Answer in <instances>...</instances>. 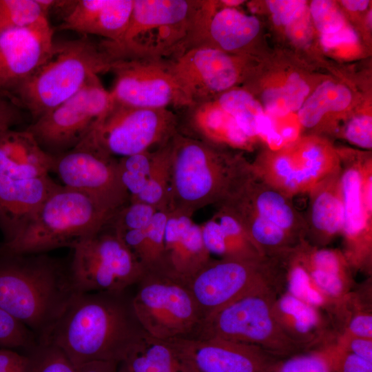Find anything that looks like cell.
<instances>
[{
  "label": "cell",
  "instance_id": "cell-12",
  "mask_svg": "<svg viewBox=\"0 0 372 372\" xmlns=\"http://www.w3.org/2000/svg\"><path fill=\"white\" fill-rule=\"evenodd\" d=\"M110 91L116 104L141 108L185 109L190 100L173 75L167 59L133 58L114 61Z\"/></svg>",
  "mask_w": 372,
  "mask_h": 372
},
{
  "label": "cell",
  "instance_id": "cell-53",
  "mask_svg": "<svg viewBox=\"0 0 372 372\" xmlns=\"http://www.w3.org/2000/svg\"><path fill=\"white\" fill-rule=\"evenodd\" d=\"M341 3L344 7L351 11L364 10L369 5L368 0H343Z\"/></svg>",
  "mask_w": 372,
  "mask_h": 372
},
{
  "label": "cell",
  "instance_id": "cell-33",
  "mask_svg": "<svg viewBox=\"0 0 372 372\" xmlns=\"http://www.w3.org/2000/svg\"><path fill=\"white\" fill-rule=\"evenodd\" d=\"M310 88L297 73L291 74L282 87L269 88L262 94L265 110L276 116H283L300 110Z\"/></svg>",
  "mask_w": 372,
  "mask_h": 372
},
{
  "label": "cell",
  "instance_id": "cell-25",
  "mask_svg": "<svg viewBox=\"0 0 372 372\" xmlns=\"http://www.w3.org/2000/svg\"><path fill=\"white\" fill-rule=\"evenodd\" d=\"M341 167L315 185L309 194L304 217L307 236L314 242L326 244L342 234L344 210L341 192Z\"/></svg>",
  "mask_w": 372,
  "mask_h": 372
},
{
  "label": "cell",
  "instance_id": "cell-44",
  "mask_svg": "<svg viewBox=\"0 0 372 372\" xmlns=\"http://www.w3.org/2000/svg\"><path fill=\"white\" fill-rule=\"evenodd\" d=\"M306 269L313 284L322 293L336 296L343 291L347 272H334L309 267Z\"/></svg>",
  "mask_w": 372,
  "mask_h": 372
},
{
  "label": "cell",
  "instance_id": "cell-28",
  "mask_svg": "<svg viewBox=\"0 0 372 372\" xmlns=\"http://www.w3.org/2000/svg\"><path fill=\"white\" fill-rule=\"evenodd\" d=\"M121 364L127 372H189L170 340L145 332Z\"/></svg>",
  "mask_w": 372,
  "mask_h": 372
},
{
  "label": "cell",
  "instance_id": "cell-16",
  "mask_svg": "<svg viewBox=\"0 0 372 372\" xmlns=\"http://www.w3.org/2000/svg\"><path fill=\"white\" fill-rule=\"evenodd\" d=\"M196 338H217L272 348L287 342L262 289L241 297L206 317Z\"/></svg>",
  "mask_w": 372,
  "mask_h": 372
},
{
  "label": "cell",
  "instance_id": "cell-50",
  "mask_svg": "<svg viewBox=\"0 0 372 372\" xmlns=\"http://www.w3.org/2000/svg\"><path fill=\"white\" fill-rule=\"evenodd\" d=\"M342 372H372V362L349 353L343 359Z\"/></svg>",
  "mask_w": 372,
  "mask_h": 372
},
{
  "label": "cell",
  "instance_id": "cell-41",
  "mask_svg": "<svg viewBox=\"0 0 372 372\" xmlns=\"http://www.w3.org/2000/svg\"><path fill=\"white\" fill-rule=\"evenodd\" d=\"M309 9L313 23L321 34L334 33L345 25L341 11L333 1L314 0Z\"/></svg>",
  "mask_w": 372,
  "mask_h": 372
},
{
  "label": "cell",
  "instance_id": "cell-1",
  "mask_svg": "<svg viewBox=\"0 0 372 372\" xmlns=\"http://www.w3.org/2000/svg\"><path fill=\"white\" fill-rule=\"evenodd\" d=\"M126 291L78 293L43 343L58 347L75 367L123 362L145 333Z\"/></svg>",
  "mask_w": 372,
  "mask_h": 372
},
{
  "label": "cell",
  "instance_id": "cell-43",
  "mask_svg": "<svg viewBox=\"0 0 372 372\" xmlns=\"http://www.w3.org/2000/svg\"><path fill=\"white\" fill-rule=\"evenodd\" d=\"M345 138L352 144L364 149L372 148V118L359 115L351 118L344 129Z\"/></svg>",
  "mask_w": 372,
  "mask_h": 372
},
{
  "label": "cell",
  "instance_id": "cell-35",
  "mask_svg": "<svg viewBox=\"0 0 372 372\" xmlns=\"http://www.w3.org/2000/svg\"><path fill=\"white\" fill-rule=\"evenodd\" d=\"M153 150L118 158L120 179L130 196L135 200L143 191L149 176Z\"/></svg>",
  "mask_w": 372,
  "mask_h": 372
},
{
  "label": "cell",
  "instance_id": "cell-26",
  "mask_svg": "<svg viewBox=\"0 0 372 372\" xmlns=\"http://www.w3.org/2000/svg\"><path fill=\"white\" fill-rule=\"evenodd\" d=\"M54 161V156L46 152L27 129H12L0 136V176L31 179L48 176Z\"/></svg>",
  "mask_w": 372,
  "mask_h": 372
},
{
  "label": "cell",
  "instance_id": "cell-52",
  "mask_svg": "<svg viewBox=\"0 0 372 372\" xmlns=\"http://www.w3.org/2000/svg\"><path fill=\"white\" fill-rule=\"evenodd\" d=\"M119 363L111 361H92L76 366V372H117Z\"/></svg>",
  "mask_w": 372,
  "mask_h": 372
},
{
  "label": "cell",
  "instance_id": "cell-17",
  "mask_svg": "<svg viewBox=\"0 0 372 372\" xmlns=\"http://www.w3.org/2000/svg\"><path fill=\"white\" fill-rule=\"evenodd\" d=\"M217 207L228 211L242 226L265 222L289 234L298 242L306 240L304 216L290 198L254 173Z\"/></svg>",
  "mask_w": 372,
  "mask_h": 372
},
{
  "label": "cell",
  "instance_id": "cell-2",
  "mask_svg": "<svg viewBox=\"0 0 372 372\" xmlns=\"http://www.w3.org/2000/svg\"><path fill=\"white\" fill-rule=\"evenodd\" d=\"M79 293L69 262L45 254L0 256V308L44 342Z\"/></svg>",
  "mask_w": 372,
  "mask_h": 372
},
{
  "label": "cell",
  "instance_id": "cell-14",
  "mask_svg": "<svg viewBox=\"0 0 372 372\" xmlns=\"http://www.w3.org/2000/svg\"><path fill=\"white\" fill-rule=\"evenodd\" d=\"M54 156L52 172L57 174L63 186L87 196L112 214L130 202L129 194L120 179L118 158L84 141Z\"/></svg>",
  "mask_w": 372,
  "mask_h": 372
},
{
  "label": "cell",
  "instance_id": "cell-54",
  "mask_svg": "<svg viewBox=\"0 0 372 372\" xmlns=\"http://www.w3.org/2000/svg\"><path fill=\"white\" fill-rule=\"evenodd\" d=\"M298 132L296 128L293 127H285L280 134V136L284 141H295L297 138Z\"/></svg>",
  "mask_w": 372,
  "mask_h": 372
},
{
  "label": "cell",
  "instance_id": "cell-27",
  "mask_svg": "<svg viewBox=\"0 0 372 372\" xmlns=\"http://www.w3.org/2000/svg\"><path fill=\"white\" fill-rule=\"evenodd\" d=\"M209 254L220 258L256 259L265 257L238 221L225 208L217 207L214 216L200 225Z\"/></svg>",
  "mask_w": 372,
  "mask_h": 372
},
{
  "label": "cell",
  "instance_id": "cell-18",
  "mask_svg": "<svg viewBox=\"0 0 372 372\" xmlns=\"http://www.w3.org/2000/svg\"><path fill=\"white\" fill-rule=\"evenodd\" d=\"M167 61L192 105L214 99L216 94L234 88L241 75L236 59L207 46L189 48Z\"/></svg>",
  "mask_w": 372,
  "mask_h": 372
},
{
  "label": "cell",
  "instance_id": "cell-40",
  "mask_svg": "<svg viewBox=\"0 0 372 372\" xmlns=\"http://www.w3.org/2000/svg\"><path fill=\"white\" fill-rule=\"evenodd\" d=\"M37 343L29 329L0 308V348L28 351Z\"/></svg>",
  "mask_w": 372,
  "mask_h": 372
},
{
  "label": "cell",
  "instance_id": "cell-49",
  "mask_svg": "<svg viewBox=\"0 0 372 372\" xmlns=\"http://www.w3.org/2000/svg\"><path fill=\"white\" fill-rule=\"evenodd\" d=\"M351 333L357 338L371 339L372 317L369 315H358L349 323Z\"/></svg>",
  "mask_w": 372,
  "mask_h": 372
},
{
  "label": "cell",
  "instance_id": "cell-32",
  "mask_svg": "<svg viewBox=\"0 0 372 372\" xmlns=\"http://www.w3.org/2000/svg\"><path fill=\"white\" fill-rule=\"evenodd\" d=\"M231 116L245 134L253 140L258 136V125L265 114L262 106L248 91L231 88L214 99Z\"/></svg>",
  "mask_w": 372,
  "mask_h": 372
},
{
  "label": "cell",
  "instance_id": "cell-48",
  "mask_svg": "<svg viewBox=\"0 0 372 372\" xmlns=\"http://www.w3.org/2000/svg\"><path fill=\"white\" fill-rule=\"evenodd\" d=\"M358 39L355 30L346 25L334 33L321 34L320 37L321 43L325 48H333L342 44H353Z\"/></svg>",
  "mask_w": 372,
  "mask_h": 372
},
{
  "label": "cell",
  "instance_id": "cell-46",
  "mask_svg": "<svg viewBox=\"0 0 372 372\" xmlns=\"http://www.w3.org/2000/svg\"><path fill=\"white\" fill-rule=\"evenodd\" d=\"M21 118V108L8 96L0 93V136L13 129Z\"/></svg>",
  "mask_w": 372,
  "mask_h": 372
},
{
  "label": "cell",
  "instance_id": "cell-22",
  "mask_svg": "<svg viewBox=\"0 0 372 372\" xmlns=\"http://www.w3.org/2000/svg\"><path fill=\"white\" fill-rule=\"evenodd\" d=\"M171 341L189 372H257L258 347L217 338Z\"/></svg>",
  "mask_w": 372,
  "mask_h": 372
},
{
  "label": "cell",
  "instance_id": "cell-39",
  "mask_svg": "<svg viewBox=\"0 0 372 372\" xmlns=\"http://www.w3.org/2000/svg\"><path fill=\"white\" fill-rule=\"evenodd\" d=\"M278 307L298 334L308 333L318 323V315L314 307L289 293L282 297Z\"/></svg>",
  "mask_w": 372,
  "mask_h": 372
},
{
  "label": "cell",
  "instance_id": "cell-47",
  "mask_svg": "<svg viewBox=\"0 0 372 372\" xmlns=\"http://www.w3.org/2000/svg\"><path fill=\"white\" fill-rule=\"evenodd\" d=\"M28 357L12 349L0 348V372H27Z\"/></svg>",
  "mask_w": 372,
  "mask_h": 372
},
{
  "label": "cell",
  "instance_id": "cell-8",
  "mask_svg": "<svg viewBox=\"0 0 372 372\" xmlns=\"http://www.w3.org/2000/svg\"><path fill=\"white\" fill-rule=\"evenodd\" d=\"M72 249L70 269L79 293L125 291L136 285L145 272L107 223Z\"/></svg>",
  "mask_w": 372,
  "mask_h": 372
},
{
  "label": "cell",
  "instance_id": "cell-13",
  "mask_svg": "<svg viewBox=\"0 0 372 372\" xmlns=\"http://www.w3.org/2000/svg\"><path fill=\"white\" fill-rule=\"evenodd\" d=\"M276 258L211 260L187 283L205 318L233 301L262 289Z\"/></svg>",
  "mask_w": 372,
  "mask_h": 372
},
{
  "label": "cell",
  "instance_id": "cell-37",
  "mask_svg": "<svg viewBox=\"0 0 372 372\" xmlns=\"http://www.w3.org/2000/svg\"><path fill=\"white\" fill-rule=\"evenodd\" d=\"M289 257V294L313 306H320L324 302L322 293L313 284L309 271L293 254L287 251Z\"/></svg>",
  "mask_w": 372,
  "mask_h": 372
},
{
  "label": "cell",
  "instance_id": "cell-31",
  "mask_svg": "<svg viewBox=\"0 0 372 372\" xmlns=\"http://www.w3.org/2000/svg\"><path fill=\"white\" fill-rule=\"evenodd\" d=\"M170 140L153 150L151 168L145 187L140 195L132 201L145 203L157 210L170 209Z\"/></svg>",
  "mask_w": 372,
  "mask_h": 372
},
{
  "label": "cell",
  "instance_id": "cell-55",
  "mask_svg": "<svg viewBox=\"0 0 372 372\" xmlns=\"http://www.w3.org/2000/svg\"><path fill=\"white\" fill-rule=\"evenodd\" d=\"M221 3L224 4L225 7L228 8H235L239 5H241L245 2L242 0H223L220 1Z\"/></svg>",
  "mask_w": 372,
  "mask_h": 372
},
{
  "label": "cell",
  "instance_id": "cell-11",
  "mask_svg": "<svg viewBox=\"0 0 372 372\" xmlns=\"http://www.w3.org/2000/svg\"><path fill=\"white\" fill-rule=\"evenodd\" d=\"M271 150L251 163L252 172L290 198L307 194L341 167L338 152L318 138H305L290 147Z\"/></svg>",
  "mask_w": 372,
  "mask_h": 372
},
{
  "label": "cell",
  "instance_id": "cell-6",
  "mask_svg": "<svg viewBox=\"0 0 372 372\" xmlns=\"http://www.w3.org/2000/svg\"><path fill=\"white\" fill-rule=\"evenodd\" d=\"M197 5L191 0H134L121 39L102 43L114 61L172 59L188 48Z\"/></svg>",
  "mask_w": 372,
  "mask_h": 372
},
{
  "label": "cell",
  "instance_id": "cell-34",
  "mask_svg": "<svg viewBox=\"0 0 372 372\" xmlns=\"http://www.w3.org/2000/svg\"><path fill=\"white\" fill-rule=\"evenodd\" d=\"M50 0H0V33L48 21Z\"/></svg>",
  "mask_w": 372,
  "mask_h": 372
},
{
  "label": "cell",
  "instance_id": "cell-30",
  "mask_svg": "<svg viewBox=\"0 0 372 372\" xmlns=\"http://www.w3.org/2000/svg\"><path fill=\"white\" fill-rule=\"evenodd\" d=\"M351 99V92L345 85L324 81L304 101L298 112V120L304 127H313L325 114L345 110Z\"/></svg>",
  "mask_w": 372,
  "mask_h": 372
},
{
  "label": "cell",
  "instance_id": "cell-29",
  "mask_svg": "<svg viewBox=\"0 0 372 372\" xmlns=\"http://www.w3.org/2000/svg\"><path fill=\"white\" fill-rule=\"evenodd\" d=\"M169 209L158 210L142 229L117 233L145 271H163L164 234Z\"/></svg>",
  "mask_w": 372,
  "mask_h": 372
},
{
  "label": "cell",
  "instance_id": "cell-45",
  "mask_svg": "<svg viewBox=\"0 0 372 372\" xmlns=\"http://www.w3.org/2000/svg\"><path fill=\"white\" fill-rule=\"evenodd\" d=\"M279 372H331V367L324 358L310 355L287 360Z\"/></svg>",
  "mask_w": 372,
  "mask_h": 372
},
{
  "label": "cell",
  "instance_id": "cell-15",
  "mask_svg": "<svg viewBox=\"0 0 372 372\" xmlns=\"http://www.w3.org/2000/svg\"><path fill=\"white\" fill-rule=\"evenodd\" d=\"M341 165L344 210L342 235L347 261L363 265L371 258L372 240V159L338 152Z\"/></svg>",
  "mask_w": 372,
  "mask_h": 372
},
{
  "label": "cell",
  "instance_id": "cell-19",
  "mask_svg": "<svg viewBox=\"0 0 372 372\" xmlns=\"http://www.w3.org/2000/svg\"><path fill=\"white\" fill-rule=\"evenodd\" d=\"M49 21L0 33V93L28 78L46 59L54 41Z\"/></svg>",
  "mask_w": 372,
  "mask_h": 372
},
{
  "label": "cell",
  "instance_id": "cell-20",
  "mask_svg": "<svg viewBox=\"0 0 372 372\" xmlns=\"http://www.w3.org/2000/svg\"><path fill=\"white\" fill-rule=\"evenodd\" d=\"M134 0L55 1L52 9L62 16L58 29L96 35L115 43L130 21Z\"/></svg>",
  "mask_w": 372,
  "mask_h": 372
},
{
  "label": "cell",
  "instance_id": "cell-10",
  "mask_svg": "<svg viewBox=\"0 0 372 372\" xmlns=\"http://www.w3.org/2000/svg\"><path fill=\"white\" fill-rule=\"evenodd\" d=\"M112 104L99 76L76 94L34 121L27 130L48 154L56 156L79 145Z\"/></svg>",
  "mask_w": 372,
  "mask_h": 372
},
{
  "label": "cell",
  "instance_id": "cell-9",
  "mask_svg": "<svg viewBox=\"0 0 372 372\" xmlns=\"http://www.w3.org/2000/svg\"><path fill=\"white\" fill-rule=\"evenodd\" d=\"M177 126L178 114L172 110L134 107L112 102L83 141L120 158L166 143L177 132Z\"/></svg>",
  "mask_w": 372,
  "mask_h": 372
},
{
  "label": "cell",
  "instance_id": "cell-51",
  "mask_svg": "<svg viewBox=\"0 0 372 372\" xmlns=\"http://www.w3.org/2000/svg\"><path fill=\"white\" fill-rule=\"evenodd\" d=\"M349 347L353 354L372 362L371 339L355 337L351 340Z\"/></svg>",
  "mask_w": 372,
  "mask_h": 372
},
{
  "label": "cell",
  "instance_id": "cell-23",
  "mask_svg": "<svg viewBox=\"0 0 372 372\" xmlns=\"http://www.w3.org/2000/svg\"><path fill=\"white\" fill-rule=\"evenodd\" d=\"M60 186L49 175L31 179L0 176V229L4 238L3 242L14 240Z\"/></svg>",
  "mask_w": 372,
  "mask_h": 372
},
{
  "label": "cell",
  "instance_id": "cell-21",
  "mask_svg": "<svg viewBox=\"0 0 372 372\" xmlns=\"http://www.w3.org/2000/svg\"><path fill=\"white\" fill-rule=\"evenodd\" d=\"M211 257L192 215L169 209L164 234L163 273L186 284Z\"/></svg>",
  "mask_w": 372,
  "mask_h": 372
},
{
  "label": "cell",
  "instance_id": "cell-38",
  "mask_svg": "<svg viewBox=\"0 0 372 372\" xmlns=\"http://www.w3.org/2000/svg\"><path fill=\"white\" fill-rule=\"evenodd\" d=\"M157 211L145 203L130 201L112 216L107 224L118 234L142 229L147 225Z\"/></svg>",
  "mask_w": 372,
  "mask_h": 372
},
{
  "label": "cell",
  "instance_id": "cell-4",
  "mask_svg": "<svg viewBox=\"0 0 372 372\" xmlns=\"http://www.w3.org/2000/svg\"><path fill=\"white\" fill-rule=\"evenodd\" d=\"M114 61L102 42L87 36L56 42L25 80L3 93L34 121L79 92L92 77L110 71Z\"/></svg>",
  "mask_w": 372,
  "mask_h": 372
},
{
  "label": "cell",
  "instance_id": "cell-24",
  "mask_svg": "<svg viewBox=\"0 0 372 372\" xmlns=\"http://www.w3.org/2000/svg\"><path fill=\"white\" fill-rule=\"evenodd\" d=\"M178 115L177 132L207 144L223 148L249 149L253 140L214 99L194 103Z\"/></svg>",
  "mask_w": 372,
  "mask_h": 372
},
{
  "label": "cell",
  "instance_id": "cell-5",
  "mask_svg": "<svg viewBox=\"0 0 372 372\" xmlns=\"http://www.w3.org/2000/svg\"><path fill=\"white\" fill-rule=\"evenodd\" d=\"M113 214L87 196L61 185L14 240L0 244V256L73 249L101 230Z\"/></svg>",
  "mask_w": 372,
  "mask_h": 372
},
{
  "label": "cell",
  "instance_id": "cell-3",
  "mask_svg": "<svg viewBox=\"0 0 372 372\" xmlns=\"http://www.w3.org/2000/svg\"><path fill=\"white\" fill-rule=\"evenodd\" d=\"M170 209L193 216L225 201L251 175L242 156L176 132L170 140Z\"/></svg>",
  "mask_w": 372,
  "mask_h": 372
},
{
  "label": "cell",
  "instance_id": "cell-7",
  "mask_svg": "<svg viewBox=\"0 0 372 372\" xmlns=\"http://www.w3.org/2000/svg\"><path fill=\"white\" fill-rule=\"evenodd\" d=\"M136 285L132 305L145 333L161 340L197 338L205 316L186 284L145 271Z\"/></svg>",
  "mask_w": 372,
  "mask_h": 372
},
{
  "label": "cell",
  "instance_id": "cell-36",
  "mask_svg": "<svg viewBox=\"0 0 372 372\" xmlns=\"http://www.w3.org/2000/svg\"><path fill=\"white\" fill-rule=\"evenodd\" d=\"M28 352L27 372H76L63 351L52 344L37 343Z\"/></svg>",
  "mask_w": 372,
  "mask_h": 372
},
{
  "label": "cell",
  "instance_id": "cell-42",
  "mask_svg": "<svg viewBox=\"0 0 372 372\" xmlns=\"http://www.w3.org/2000/svg\"><path fill=\"white\" fill-rule=\"evenodd\" d=\"M266 3L278 25L288 26L306 11V1L270 0Z\"/></svg>",
  "mask_w": 372,
  "mask_h": 372
}]
</instances>
